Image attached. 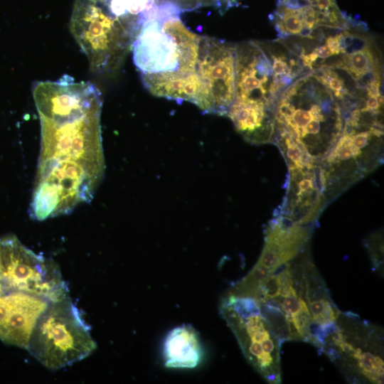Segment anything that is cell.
I'll list each match as a JSON object with an SVG mask.
<instances>
[{"instance_id":"obj_1","label":"cell","mask_w":384,"mask_h":384,"mask_svg":"<svg viewBox=\"0 0 384 384\" xmlns=\"http://www.w3.org/2000/svg\"><path fill=\"white\" fill-rule=\"evenodd\" d=\"M33 96L41 127L32 218L70 213L89 202L105 170L100 90L90 82L64 75L35 84Z\"/></svg>"},{"instance_id":"obj_2","label":"cell","mask_w":384,"mask_h":384,"mask_svg":"<svg viewBox=\"0 0 384 384\" xmlns=\"http://www.w3.org/2000/svg\"><path fill=\"white\" fill-rule=\"evenodd\" d=\"M170 5H154L133 43V60L154 95H184L201 85L196 71L201 36L190 31Z\"/></svg>"},{"instance_id":"obj_3","label":"cell","mask_w":384,"mask_h":384,"mask_svg":"<svg viewBox=\"0 0 384 384\" xmlns=\"http://www.w3.org/2000/svg\"><path fill=\"white\" fill-rule=\"evenodd\" d=\"M274 117V137L289 139L318 165L334 147L343 127L340 105L312 73L298 78L282 92Z\"/></svg>"},{"instance_id":"obj_4","label":"cell","mask_w":384,"mask_h":384,"mask_svg":"<svg viewBox=\"0 0 384 384\" xmlns=\"http://www.w3.org/2000/svg\"><path fill=\"white\" fill-rule=\"evenodd\" d=\"M303 73L299 57L279 40L235 43L232 105L274 111L282 92Z\"/></svg>"},{"instance_id":"obj_5","label":"cell","mask_w":384,"mask_h":384,"mask_svg":"<svg viewBox=\"0 0 384 384\" xmlns=\"http://www.w3.org/2000/svg\"><path fill=\"white\" fill-rule=\"evenodd\" d=\"M341 134L321 163L329 201L383 163V123L369 114L345 112Z\"/></svg>"},{"instance_id":"obj_6","label":"cell","mask_w":384,"mask_h":384,"mask_svg":"<svg viewBox=\"0 0 384 384\" xmlns=\"http://www.w3.org/2000/svg\"><path fill=\"white\" fill-rule=\"evenodd\" d=\"M96 347L89 326L67 296L49 302L26 349L45 367L55 370L85 358Z\"/></svg>"},{"instance_id":"obj_7","label":"cell","mask_w":384,"mask_h":384,"mask_svg":"<svg viewBox=\"0 0 384 384\" xmlns=\"http://www.w3.org/2000/svg\"><path fill=\"white\" fill-rule=\"evenodd\" d=\"M221 314L248 362L267 382L280 383L282 343L261 312L260 302L233 292L223 300Z\"/></svg>"},{"instance_id":"obj_8","label":"cell","mask_w":384,"mask_h":384,"mask_svg":"<svg viewBox=\"0 0 384 384\" xmlns=\"http://www.w3.org/2000/svg\"><path fill=\"white\" fill-rule=\"evenodd\" d=\"M3 285L6 293L22 292L49 302L68 296L58 266L9 235L0 239Z\"/></svg>"},{"instance_id":"obj_9","label":"cell","mask_w":384,"mask_h":384,"mask_svg":"<svg viewBox=\"0 0 384 384\" xmlns=\"http://www.w3.org/2000/svg\"><path fill=\"white\" fill-rule=\"evenodd\" d=\"M196 71L202 86L199 108L226 115L235 96V43L201 36Z\"/></svg>"},{"instance_id":"obj_10","label":"cell","mask_w":384,"mask_h":384,"mask_svg":"<svg viewBox=\"0 0 384 384\" xmlns=\"http://www.w3.org/2000/svg\"><path fill=\"white\" fill-rule=\"evenodd\" d=\"M340 53L328 68L343 70L357 87L370 95H383L381 53L375 40L363 26L350 25L337 32Z\"/></svg>"},{"instance_id":"obj_11","label":"cell","mask_w":384,"mask_h":384,"mask_svg":"<svg viewBox=\"0 0 384 384\" xmlns=\"http://www.w3.org/2000/svg\"><path fill=\"white\" fill-rule=\"evenodd\" d=\"M287 193L278 215L293 223H312L327 203L320 165H287Z\"/></svg>"},{"instance_id":"obj_12","label":"cell","mask_w":384,"mask_h":384,"mask_svg":"<svg viewBox=\"0 0 384 384\" xmlns=\"http://www.w3.org/2000/svg\"><path fill=\"white\" fill-rule=\"evenodd\" d=\"M49 301L22 292L0 296V339L26 348L33 327Z\"/></svg>"},{"instance_id":"obj_13","label":"cell","mask_w":384,"mask_h":384,"mask_svg":"<svg viewBox=\"0 0 384 384\" xmlns=\"http://www.w3.org/2000/svg\"><path fill=\"white\" fill-rule=\"evenodd\" d=\"M201 353L198 336L190 326L174 329L165 338L164 357L167 367L194 368L200 362Z\"/></svg>"},{"instance_id":"obj_14","label":"cell","mask_w":384,"mask_h":384,"mask_svg":"<svg viewBox=\"0 0 384 384\" xmlns=\"http://www.w3.org/2000/svg\"><path fill=\"white\" fill-rule=\"evenodd\" d=\"M304 292L312 320L324 332L327 327L335 323L341 312L331 301L325 284L319 274L306 279Z\"/></svg>"},{"instance_id":"obj_15","label":"cell","mask_w":384,"mask_h":384,"mask_svg":"<svg viewBox=\"0 0 384 384\" xmlns=\"http://www.w3.org/2000/svg\"><path fill=\"white\" fill-rule=\"evenodd\" d=\"M6 293L4 285H3V276H2V264H1V257L0 252V296Z\"/></svg>"}]
</instances>
